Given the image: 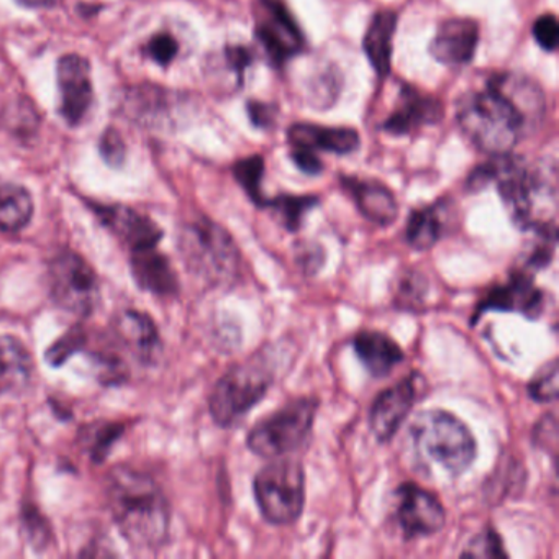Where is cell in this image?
I'll use <instances>...</instances> for the list:
<instances>
[{"instance_id": "obj_1", "label": "cell", "mask_w": 559, "mask_h": 559, "mask_svg": "<svg viewBox=\"0 0 559 559\" xmlns=\"http://www.w3.org/2000/svg\"><path fill=\"white\" fill-rule=\"evenodd\" d=\"M107 510L130 548L158 551L168 543L171 506L150 474L117 464L107 474Z\"/></svg>"}, {"instance_id": "obj_2", "label": "cell", "mask_w": 559, "mask_h": 559, "mask_svg": "<svg viewBox=\"0 0 559 559\" xmlns=\"http://www.w3.org/2000/svg\"><path fill=\"white\" fill-rule=\"evenodd\" d=\"M408 441L415 464L425 473L456 479L476 461L477 443L469 427L441 408L418 412L408 427Z\"/></svg>"}, {"instance_id": "obj_3", "label": "cell", "mask_w": 559, "mask_h": 559, "mask_svg": "<svg viewBox=\"0 0 559 559\" xmlns=\"http://www.w3.org/2000/svg\"><path fill=\"white\" fill-rule=\"evenodd\" d=\"M457 126L471 143L487 155H507L528 133L525 120L509 97L487 83L484 91H471L457 100Z\"/></svg>"}, {"instance_id": "obj_4", "label": "cell", "mask_w": 559, "mask_h": 559, "mask_svg": "<svg viewBox=\"0 0 559 559\" xmlns=\"http://www.w3.org/2000/svg\"><path fill=\"white\" fill-rule=\"evenodd\" d=\"M492 182L516 227L536 231L556 227V189L543 173L507 155L492 156Z\"/></svg>"}, {"instance_id": "obj_5", "label": "cell", "mask_w": 559, "mask_h": 559, "mask_svg": "<svg viewBox=\"0 0 559 559\" xmlns=\"http://www.w3.org/2000/svg\"><path fill=\"white\" fill-rule=\"evenodd\" d=\"M178 251L189 274L209 287L228 286L240 274L234 237L207 217L189 222L178 234Z\"/></svg>"}, {"instance_id": "obj_6", "label": "cell", "mask_w": 559, "mask_h": 559, "mask_svg": "<svg viewBox=\"0 0 559 559\" xmlns=\"http://www.w3.org/2000/svg\"><path fill=\"white\" fill-rule=\"evenodd\" d=\"M276 379V359L271 349L254 353L247 361L231 366L212 389L209 412L221 428L240 424L270 392Z\"/></svg>"}, {"instance_id": "obj_7", "label": "cell", "mask_w": 559, "mask_h": 559, "mask_svg": "<svg viewBox=\"0 0 559 559\" xmlns=\"http://www.w3.org/2000/svg\"><path fill=\"white\" fill-rule=\"evenodd\" d=\"M319 407V399L300 397L289 402L251 428L248 450L270 460L294 453L309 440Z\"/></svg>"}, {"instance_id": "obj_8", "label": "cell", "mask_w": 559, "mask_h": 559, "mask_svg": "<svg viewBox=\"0 0 559 559\" xmlns=\"http://www.w3.org/2000/svg\"><path fill=\"white\" fill-rule=\"evenodd\" d=\"M254 500L271 525H290L306 507V469L297 460H277L264 466L253 480Z\"/></svg>"}, {"instance_id": "obj_9", "label": "cell", "mask_w": 559, "mask_h": 559, "mask_svg": "<svg viewBox=\"0 0 559 559\" xmlns=\"http://www.w3.org/2000/svg\"><path fill=\"white\" fill-rule=\"evenodd\" d=\"M51 300L60 309L87 319L100 302V283L96 270L78 251H58L48 263Z\"/></svg>"}, {"instance_id": "obj_10", "label": "cell", "mask_w": 559, "mask_h": 559, "mask_svg": "<svg viewBox=\"0 0 559 559\" xmlns=\"http://www.w3.org/2000/svg\"><path fill=\"white\" fill-rule=\"evenodd\" d=\"M254 35L276 67L300 53L306 44L283 0H258Z\"/></svg>"}, {"instance_id": "obj_11", "label": "cell", "mask_w": 559, "mask_h": 559, "mask_svg": "<svg viewBox=\"0 0 559 559\" xmlns=\"http://www.w3.org/2000/svg\"><path fill=\"white\" fill-rule=\"evenodd\" d=\"M545 310V293L536 286L532 271H512L503 283L493 284L474 309L473 325L486 312H516L536 320Z\"/></svg>"}, {"instance_id": "obj_12", "label": "cell", "mask_w": 559, "mask_h": 559, "mask_svg": "<svg viewBox=\"0 0 559 559\" xmlns=\"http://www.w3.org/2000/svg\"><path fill=\"white\" fill-rule=\"evenodd\" d=\"M395 520L405 539L437 535L447 523V510L430 490L405 483L395 490Z\"/></svg>"}, {"instance_id": "obj_13", "label": "cell", "mask_w": 559, "mask_h": 559, "mask_svg": "<svg viewBox=\"0 0 559 559\" xmlns=\"http://www.w3.org/2000/svg\"><path fill=\"white\" fill-rule=\"evenodd\" d=\"M420 395V374L411 372L407 378L379 392L369 411V427L379 443H388L397 435L405 418L411 415Z\"/></svg>"}, {"instance_id": "obj_14", "label": "cell", "mask_w": 559, "mask_h": 559, "mask_svg": "<svg viewBox=\"0 0 559 559\" xmlns=\"http://www.w3.org/2000/svg\"><path fill=\"white\" fill-rule=\"evenodd\" d=\"M57 78L61 117L70 127L80 126L94 100L91 63L81 55H64L58 60Z\"/></svg>"}, {"instance_id": "obj_15", "label": "cell", "mask_w": 559, "mask_h": 559, "mask_svg": "<svg viewBox=\"0 0 559 559\" xmlns=\"http://www.w3.org/2000/svg\"><path fill=\"white\" fill-rule=\"evenodd\" d=\"M90 209L100 224L132 251L158 247L165 237V231L153 218L129 205L90 202Z\"/></svg>"}, {"instance_id": "obj_16", "label": "cell", "mask_w": 559, "mask_h": 559, "mask_svg": "<svg viewBox=\"0 0 559 559\" xmlns=\"http://www.w3.org/2000/svg\"><path fill=\"white\" fill-rule=\"evenodd\" d=\"M112 335L120 348L126 349L140 365H155L162 355V336L148 313L136 309L120 310L112 320Z\"/></svg>"}, {"instance_id": "obj_17", "label": "cell", "mask_w": 559, "mask_h": 559, "mask_svg": "<svg viewBox=\"0 0 559 559\" xmlns=\"http://www.w3.org/2000/svg\"><path fill=\"white\" fill-rule=\"evenodd\" d=\"M443 117V104L417 87L402 84L397 109L384 122L385 132L408 135L425 126H435Z\"/></svg>"}, {"instance_id": "obj_18", "label": "cell", "mask_w": 559, "mask_h": 559, "mask_svg": "<svg viewBox=\"0 0 559 559\" xmlns=\"http://www.w3.org/2000/svg\"><path fill=\"white\" fill-rule=\"evenodd\" d=\"M479 44V25L471 19H448L430 45L435 60L447 67H464L474 58Z\"/></svg>"}, {"instance_id": "obj_19", "label": "cell", "mask_w": 559, "mask_h": 559, "mask_svg": "<svg viewBox=\"0 0 559 559\" xmlns=\"http://www.w3.org/2000/svg\"><path fill=\"white\" fill-rule=\"evenodd\" d=\"M130 270L136 286L158 297H175L179 294V277L171 261L158 247L133 250Z\"/></svg>"}, {"instance_id": "obj_20", "label": "cell", "mask_w": 559, "mask_h": 559, "mask_svg": "<svg viewBox=\"0 0 559 559\" xmlns=\"http://www.w3.org/2000/svg\"><path fill=\"white\" fill-rule=\"evenodd\" d=\"M343 188L355 201L356 207L366 221L378 227H389L399 215V205L394 194L381 182L359 178H342Z\"/></svg>"}, {"instance_id": "obj_21", "label": "cell", "mask_w": 559, "mask_h": 559, "mask_svg": "<svg viewBox=\"0 0 559 559\" xmlns=\"http://www.w3.org/2000/svg\"><path fill=\"white\" fill-rule=\"evenodd\" d=\"M289 142L293 148L326 152L333 155H349L359 146L356 130L345 127H323L313 123H296L289 129Z\"/></svg>"}, {"instance_id": "obj_22", "label": "cell", "mask_w": 559, "mask_h": 559, "mask_svg": "<svg viewBox=\"0 0 559 559\" xmlns=\"http://www.w3.org/2000/svg\"><path fill=\"white\" fill-rule=\"evenodd\" d=\"M35 361L24 342L0 335V395H19L31 388Z\"/></svg>"}, {"instance_id": "obj_23", "label": "cell", "mask_w": 559, "mask_h": 559, "mask_svg": "<svg viewBox=\"0 0 559 559\" xmlns=\"http://www.w3.org/2000/svg\"><path fill=\"white\" fill-rule=\"evenodd\" d=\"M356 356L372 378H388L405 359L399 343L376 330L356 333L353 338Z\"/></svg>"}, {"instance_id": "obj_24", "label": "cell", "mask_w": 559, "mask_h": 559, "mask_svg": "<svg viewBox=\"0 0 559 559\" xmlns=\"http://www.w3.org/2000/svg\"><path fill=\"white\" fill-rule=\"evenodd\" d=\"M489 83H492L497 90L502 91L509 97L510 103L522 114L528 132H533L542 123L543 117H545L546 100L542 87L535 81L523 76V74L500 73L496 74Z\"/></svg>"}, {"instance_id": "obj_25", "label": "cell", "mask_w": 559, "mask_h": 559, "mask_svg": "<svg viewBox=\"0 0 559 559\" xmlns=\"http://www.w3.org/2000/svg\"><path fill=\"white\" fill-rule=\"evenodd\" d=\"M395 27H397V15L391 11H379L372 17L362 40L366 57L381 80L391 73Z\"/></svg>"}, {"instance_id": "obj_26", "label": "cell", "mask_w": 559, "mask_h": 559, "mask_svg": "<svg viewBox=\"0 0 559 559\" xmlns=\"http://www.w3.org/2000/svg\"><path fill=\"white\" fill-rule=\"evenodd\" d=\"M448 207L437 202L424 209L412 211L405 227V240L414 250L427 251L443 238L447 230Z\"/></svg>"}, {"instance_id": "obj_27", "label": "cell", "mask_w": 559, "mask_h": 559, "mask_svg": "<svg viewBox=\"0 0 559 559\" xmlns=\"http://www.w3.org/2000/svg\"><path fill=\"white\" fill-rule=\"evenodd\" d=\"M35 204L31 191L14 182L0 181V231L19 234L34 217Z\"/></svg>"}, {"instance_id": "obj_28", "label": "cell", "mask_w": 559, "mask_h": 559, "mask_svg": "<svg viewBox=\"0 0 559 559\" xmlns=\"http://www.w3.org/2000/svg\"><path fill=\"white\" fill-rule=\"evenodd\" d=\"M126 433L122 421L96 420L78 431V443L94 464L106 463L114 444Z\"/></svg>"}, {"instance_id": "obj_29", "label": "cell", "mask_w": 559, "mask_h": 559, "mask_svg": "<svg viewBox=\"0 0 559 559\" xmlns=\"http://www.w3.org/2000/svg\"><path fill=\"white\" fill-rule=\"evenodd\" d=\"M319 204V199L313 195H277L274 199H267L266 207L274 211L280 218L281 225L290 234H296L302 227L304 218L307 212L312 211Z\"/></svg>"}, {"instance_id": "obj_30", "label": "cell", "mask_w": 559, "mask_h": 559, "mask_svg": "<svg viewBox=\"0 0 559 559\" xmlns=\"http://www.w3.org/2000/svg\"><path fill=\"white\" fill-rule=\"evenodd\" d=\"M21 522L27 545L35 552H47L55 542L53 526H51L50 520L38 510L35 503L25 502L22 506Z\"/></svg>"}, {"instance_id": "obj_31", "label": "cell", "mask_w": 559, "mask_h": 559, "mask_svg": "<svg viewBox=\"0 0 559 559\" xmlns=\"http://www.w3.org/2000/svg\"><path fill=\"white\" fill-rule=\"evenodd\" d=\"M234 176L238 185L247 192L248 198H250L258 207L266 209L267 198L263 194V188H261L264 176L263 156L254 155L235 163Z\"/></svg>"}, {"instance_id": "obj_32", "label": "cell", "mask_w": 559, "mask_h": 559, "mask_svg": "<svg viewBox=\"0 0 559 559\" xmlns=\"http://www.w3.org/2000/svg\"><path fill=\"white\" fill-rule=\"evenodd\" d=\"M87 346V332L81 323L71 326L57 342L51 343L45 352V361L51 368H61L67 365L74 355L83 352Z\"/></svg>"}, {"instance_id": "obj_33", "label": "cell", "mask_w": 559, "mask_h": 559, "mask_svg": "<svg viewBox=\"0 0 559 559\" xmlns=\"http://www.w3.org/2000/svg\"><path fill=\"white\" fill-rule=\"evenodd\" d=\"M558 361L552 359V361L546 362L543 368L536 371L532 381L526 385L530 399L538 402V404H549V402L558 401Z\"/></svg>"}, {"instance_id": "obj_34", "label": "cell", "mask_w": 559, "mask_h": 559, "mask_svg": "<svg viewBox=\"0 0 559 559\" xmlns=\"http://www.w3.org/2000/svg\"><path fill=\"white\" fill-rule=\"evenodd\" d=\"M91 359L97 366V378L103 385H122L129 379V366L112 352L91 353Z\"/></svg>"}, {"instance_id": "obj_35", "label": "cell", "mask_w": 559, "mask_h": 559, "mask_svg": "<svg viewBox=\"0 0 559 559\" xmlns=\"http://www.w3.org/2000/svg\"><path fill=\"white\" fill-rule=\"evenodd\" d=\"M463 558H509V552L503 548L502 538L496 528L489 526V528L483 530L477 533L469 543H467L464 551L461 552Z\"/></svg>"}, {"instance_id": "obj_36", "label": "cell", "mask_w": 559, "mask_h": 559, "mask_svg": "<svg viewBox=\"0 0 559 559\" xmlns=\"http://www.w3.org/2000/svg\"><path fill=\"white\" fill-rule=\"evenodd\" d=\"M99 153L100 156H103L104 162H106L110 168H122L123 163H126V142H123L122 135H120L116 129H112V127L104 130L99 142Z\"/></svg>"}, {"instance_id": "obj_37", "label": "cell", "mask_w": 559, "mask_h": 559, "mask_svg": "<svg viewBox=\"0 0 559 559\" xmlns=\"http://www.w3.org/2000/svg\"><path fill=\"white\" fill-rule=\"evenodd\" d=\"M179 51V44L173 35L162 32V34L153 35L146 44V57L152 58L159 67L168 68L175 60Z\"/></svg>"}, {"instance_id": "obj_38", "label": "cell", "mask_w": 559, "mask_h": 559, "mask_svg": "<svg viewBox=\"0 0 559 559\" xmlns=\"http://www.w3.org/2000/svg\"><path fill=\"white\" fill-rule=\"evenodd\" d=\"M533 37L536 44L546 51H555L559 44V24L555 15L546 14L536 19L533 24Z\"/></svg>"}, {"instance_id": "obj_39", "label": "cell", "mask_w": 559, "mask_h": 559, "mask_svg": "<svg viewBox=\"0 0 559 559\" xmlns=\"http://www.w3.org/2000/svg\"><path fill=\"white\" fill-rule=\"evenodd\" d=\"M224 60L225 64H227L228 70L231 73H235L237 80L241 83V76H243V71L250 67L251 61H253V55L248 50L247 47H241V45H231V47H227L224 50Z\"/></svg>"}, {"instance_id": "obj_40", "label": "cell", "mask_w": 559, "mask_h": 559, "mask_svg": "<svg viewBox=\"0 0 559 559\" xmlns=\"http://www.w3.org/2000/svg\"><path fill=\"white\" fill-rule=\"evenodd\" d=\"M293 159L296 163L297 168L300 171L306 173V175H320V171L323 169L322 162H320L319 156L316 153L310 152V150L302 148H294Z\"/></svg>"}, {"instance_id": "obj_41", "label": "cell", "mask_w": 559, "mask_h": 559, "mask_svg": "<svg viewBox=\"0 0 559 559\" xmlns=\"http://www.w3.org/2000/svg\"><path fill=\"white\" fill-rule=\"evenodd\" d=\"M248 116H250L251 122L260 127V129H267L274 122L273 107L267 106V104L257 103V100L248 103Z\"/></svg>"}, {"instance_id": "obj_42", "label": "cell", "mask_w": 559, "mask_h": 559, "mask_svg": "<svg viewBox=\"0 0 559 559\" xmlns=\"http://www.w3.org/2000/svg\"><path fill=\"white\" fill-rule=\"evenodd\" d=\"M22 8L28 9H48L57 5L58 0H15Z\"/></svg>"}]
</instances>
